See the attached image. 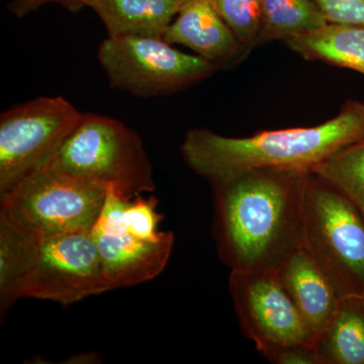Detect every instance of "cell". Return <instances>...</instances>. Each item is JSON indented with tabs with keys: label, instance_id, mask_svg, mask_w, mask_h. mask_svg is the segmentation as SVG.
Segmentation results:
<instances>
[{
	"label": "cell",
	"instance_id": "cell-1",
	"mask_svg": "<svg viewBox=\"0 0 364 364\" xmlns=\"http://www.w3.org/2000/svg\"><path fill=\"white\" fill-rule=\"evenodd\" d=\"M306 172L257 168L210 182L213 235L225 264L236 272H277L303 247Z\"/></svg>",
	"mask_w": 364,
	"mask_h": 364
},
{
	"label": "cell",
	"instance_id": "cell-2",
	"mask_svg": "<svg viewBox=\"0 0 364 364\" xmlns=\"http://www.w3.org/2000/svg\"><path fill=\"white\" fill-rule=\"evenodd\" d=\"M363 139L364 104L349 100L336 117L310 128L262 131L246 138L195 129L186 134L181 152L196 174L212 182L250 169L312 171Z\"/></svg>",
	"mask_w": 364,
	"mask_h": 364
},
{
	"label": "cell",
	"instance_id": "cell-3",
	"mask_svg": "<svg viewBox=\"0 0 364 364\" xmlns=\"http://www.w3.org/2000/svg\"><path fill=\"white\" fill-rule=\"evenodd\" d=\"M157 205L154 196L128 200L107 191L91 235L111 289L143 284L166 267L174 235L159 229L163 215Z\"/></svg>",
	"mask_w": 364,
	"mask_h": 364
},
{
	"label": "cell",
	"instance_id": "cell-4",
	"mask_svg": "<svg viewBox=\"0 0 364 364\" xmlns=\"http://www.w3.org/2000/svg\"><path fill=\"white\" fill-rule=\"evenodd\" d=\"M303 248L340 299L364 296V215L341 191L312 171L303 184Z\"/></svg>",
	"mask_w": 364,
	"mask_h": 364
},
{
	"label": "cell",
	"instance_id": "cell-5",
	"mask_svg": "<svg viewBox=\"0 0 364 364\" xmlns=\"http://www.w3.org/2000/svg\"><path fill=\"white\" fill-rule=\"evenodd\" d=\"M50 164L128 200L155 189L142 139L112 117L82 114Z\"/></svg>",
	"mask_w": 364,
	"mask_h": 364
},
{
	"label": "cell",
	"instance_id": "cell-6",
	"mask_svg": "<svg viewBox=\"0 0 364 364\" xmlns=\"http://www.w3.org/2000/svg\"><path fill=\"white\" fill-rule=\"evenodd\" d=\"M107 196V189L48 164L0 196V215L42 236L91 232Z\"/></svg>",
	"mask_w": 364,
	"mask_h": 364
},
{
	"label": "cell",
	"instance_id": "cell-7",
	"mask_svg": "<svg viewBox=\"0 0 364 364\" xmlns=\"http://www.w3.org/2000/svg\"><path fill=\"white\" fill-rule=\"evenodd\" d=\"M97 58L112 88L139 97L176 92L218 68L198 55L178 51L163 38L107 37Z\"/></svg>",
	"mask_w": 364,
	"mask_h": 364
},
{
	"label": "cell",
	"instance_id": "cell-8",
	"mask_svg": "<svg viewBox=\"0 0 364 364\" xmlns=\"http://www.w3.org/2000/svg\"><path fill=\"white\" fill-rule=\"evenodd\" d=\"M82 114L62 97H39L0 117V196L50 164Z\"/></svg>",
	"mask_w": 364,
	"mask_h": 364
},
{
	"label": "cell",
	"instance_id": "cell-9",
	"mask_svg": "<svg viewBox=\"0 0 364 364\" xmlns=\"http://www.w3.org/2000/svg\"><path fill=\"white\" fill-rule=\"evenodd\" d=\"M107 291L91 232L35 234L18 298L70 305Z\"/></svg>",
	"mask_w": 364,
	"mask_h": 364
},
{
	"label": "cell",
	"instance_id": "cell-10",
	"mask_svg": "<svg viewBox=\"0 0 364 364\" xmlns=\"http://www.w3.org/2000/svg\"><path fill=\"white\" fill-rule=\"evenodd\" d=\"M229 289L239 324L263 358L286 347L315 346L316 335L287 296L277 272L231 270Z\"/></svg>",
	"mask_w": 364,
	"mask_h": 364
},
{
	"label": "cell",
	"instance_id": "cell-11",
	"mask_svg": "<svg viewBox=\"0 0 364 364\" xmlns=\"http://www.w3.org/2000/svg\"><path fill=\"white\" fill-rule=\"evenodd\" d=\"M163 39L186 46L217 67L229 65L244 54L236 36L210 0H186Z\"/></svg>",
	"mask_w": 364,
	"mask_h": 364
},
{
	"label": "cell",
	"instance_id": "cell-12",
	"mask_svg": "<svg viewBox=\"0 0 364 364\" xmlns=\"http://www.w3.org/2000/svg\"><path fill=\"white\" fill-rule=\"evenodd\" d=\"M275 272L317 338L330 324L339 306L340 296L332 282L303 247L291 254Z\"/></svg>",
	"mask_w": 364,
	"mask_h": 364
},
{
	"label": "cell",
	"instance_id": "cell-13",
	"mask_svg": "<svg viewBox=\"0 0 364 364\" xmlns=\"http://www.w3.org/2000/svg\"><path fill=\"white\" fill-rule=\"evenodd\" d=\"M186 0H88L109 37L163 38Z\"/></svg>",
	"mask_w": 364,
	"mask_h": 364
},
{
	"label": "cell",
	"instance_id": "cell-14",
	"mask_svg": "<svg viewBox=\"0 0 364 364\" xmlns=\"http://www.w3.org/2000/svg\"><path fill=\"white\" fill-rule=\"evenodd\" d=\"M287 46L310 61L355 70L364 75V26L327 23L315 32L286 41Z\"/></svg>",
	"mask_w": 364,
	"mask_h": 364
},
{
	"label": "cell",
	"instance_id": "cell-15",
	"mask_svg": "<svg viewBox=\"0 0 364 364\" xmlns=\"http://www.w3.org/2000/svg\"><path fill=\"white\" fill-rule=\"evenodd\" d=\"M318 364H364V296L340 299L337 312L315 341Z\"/></svg>",
	"mask_w": 364,
	"mask_h": 364
},
{
	"label": "cell",
	"instance_id": "cell-16",
	"mask_svg": "<svg viewBox=\"0 0 364 364\" xmlns=\"http://www.w3.org/2000/svg\"><path fill=\"white\" fill-rule=\"evenodd\" d=\"M327 23L315 0H262L258 45L275 40L286 42L315 32Z\"/></svg>",
	"mask_w": 364,
	"mask_h": 364
},
{
	"label": "cell",
	"instance_id": "cell-17",
	"mask_svg": "<svg viewBox=\"0 0 364 364\" xmlns=\"http://www.w3.org/2000/svg\"><path fill=\"white\" fill-rule=\"evenodd\" d=\"M33 233L0 215V306L1 314L20 299L18 291L32 249Z\"/></svg>",
	"mask_w": 364,
	"mask_h": 364
},
{
	"label": "cell",
	"instance_id": "cell-18",
	"mask_svg": "<svg viewBox=\"0 0 364 364\" xmlns=\"http://www.w3.org/2000/svg\"><path fill=\"white\" fill-rule=\"evenodd\" d=\"M312 172L364 210V139L339 150Z\"/></svg>",
	"mask_w": 364,
	"mask_h": 364
},
{
	"label": "cell",
	"instance_id": "cell-19",
	"mask_svg": "<svg viewBox=\"0 0 364 364\" xmlns=\"http://www.w3.org/2000/svg\"><path fill=\"white\" fill-rule=\"evenodd\" d=\"M215 11L231 28L244 54L258 45L262 0H210Z\"/></svg>",
	"mask_w": 364,
	"mask_h": 364
},
{
	"label": "cell",
	"instance_id": "cell-20",
	"mask_svg": "<svg viewBox=\"0 0 364 364\" xmlns=\"http://www.w3.org/2000/svg\"><path fill=\"white\" fill-rule=\"evenodd\" d=\"M328 23L364 26V0H315Z\"/></svg>",
	"mask_w": 364,
	"mask_h": 364
},
{
	"label": "cell",
	"instance_id": "cell-21",
	"mask_svg": "<svg viewBox=\"0 0 364 364\" xmlns=\"http://www.w3.org/2000/svg\"><path fill=\"white\" fill-rule=\"evenodd\" d=\"M268 361L275 364H318L315 346L299 345L286 347L272 353Z\"/></svg>",
	"mask_w": 364,
	"mask_h": 364
},
{
	"label": "cell",
	"instance_id": "cell-22",
	"mask_svg": "<svg viewBox=\"0 0 364 364\" xmlns=\"http://www.w3.org/2000/svg\"><path fill=\"white\" fill-rule=\"evenodd\" d=\"M48 4H59L71 11H78L83 7H88V0H13L9 2V9L18 18H23Z\"/></svg>",
	"mask_w": 364,
	"mask_h": 364
},
{
	"label": "cell",
	"instance_id": "cell-23",
	"mask_svg": "<svg viewBox=\"0 0 364 364\" xmlns=\"http://www.w3.org/2000/svg\"><path fill=\"white\" fill-rule=\"evenodd\" d=\"M361 212H363V214L364 215V210H361Z\"/></svg>",
	"mask_w": 364,
	"mask_h": 364
}]
</instances>
